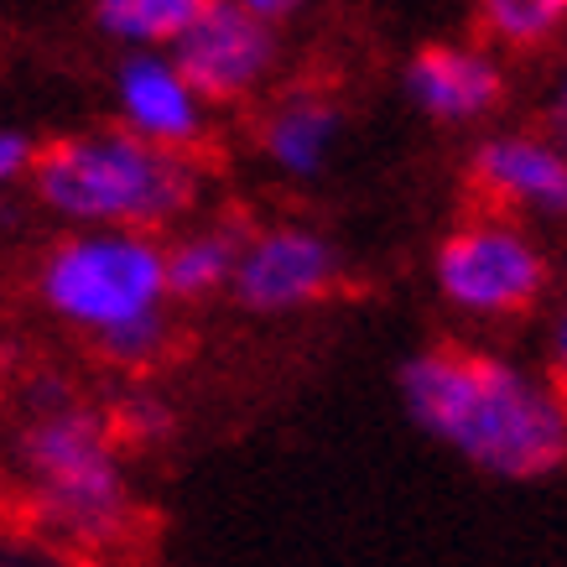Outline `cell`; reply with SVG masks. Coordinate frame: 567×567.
Here are the masks:
<instances>
[{
  "mask_svg": "<svg viewBox=\"0 0 567 567\" xmlns=\"http://www.w3.org/2000/svg\"><path fill=\"white\" fill-rule=\"evenodd\" d=\"M416 427L489 480H547L567 468V391L489 349L437 344L401 364Z\"/></svg>",
  "mask_w": 567,
  "mask_h": 567,
  "instance_id": "6da1fadb",
  "label": "cell"
},
{
  "mask_svg": "<svg viewBox=\"0 0 567 567\" xmlns=\"http://www.w3.org/2000/svg\"><path fill=\"white\" fill-rule=\"evenodd\" d=\"M32 292L52 323L89 339L121 370H146L173 349V292L156 235L69 229L42 250Z\"/></svg>",
  "mask_w": 567,
  "mask_h": 567,
  "instance_id": "7a4b0ae2",
  "label": "cell"
},
{
  "mask_svg": "<svg viewBox=\"0 0 567 567\" xmlns=\"http://www.w3.org/2000/svg\"><path fill=\"white\" fill-rule=\"evenodd\" d=\"M27 188L37 208L63 229L162 235L193 219V208L204 204L208 173L188 152H162L121 125H100L42 146Z\"/></svg>",
  "mask_w": 567,
  "mask_h": 567,
  "instance_id": "3957f363",
  "label": "cell"
},
{
  "mask_svg": "<svg viewBox=\"0 0 567 567\" xmlns=\"http://www.w3.org/2000/svg\"><path fill=\"white\" fill-rule=\"evenodd\" d=\"M21 468L32 489V516L63 547L110 551L136 526V495L121 464L115 422L84 401L37 412L21 432Z\"/></svg>",
  "mask_w": 567,
  "mask_h": 567,
  "instance_id": "277c9868",
  "label": "cell"
},
{
  "mask_svg": "<svg viewBox=\"0 0 567 567\" xmlns=\"http://www.w3.org/2000/svg\"><path fill=\"white\" fill-rule=\"evenodd\" d=\"M551 266L526 224L505 214H468L432 250V287L474 323H511L547 297Z\"/></svg>",
  "mask_w": 567,
  "mask_h": 567,
  "instance_id": "5b68a950",
  "label": "cell"
},
{
  "mask_svg": "<svg viewBox=\"0 0 567 567\" xmlns=\"http://www.w3.org/2000/svg\"><path fill=\"white\" fill-rule=\"evenodd\" d=\"M344 281V256L323 229L297 219H276L260 229H245L240 266H235V287L229 297L245 312L260 318H287V312L318 308L323 297L339 292Z\"/></svg>",
  "mask_w": 567,
  "mask_h": 567,
  "instance_id": "8992f818",
  "label": "cell"
},
{
  "mask_svg": "<svg viewBox=\"0 0 567 567\" xmlns=\"http://www.w3.org/2000/svg\"><path fill=\"white\" fill-rule=\"evenodd\" d=\"M173 63L208 104H245L276 79V27L235 0H208L198 21L173 42Z\"/></svg>",
  "mask_w": 567,
  "mask_h": 567,
  "instance_id": "52a82bcc",
  "label": "cell"
},
{
  "mask_svg": "<svg viewBox=\"0 0 567 567\" xmlns=\"http://www.w3.org/2000/svg\"><path fill=\"white\" fill-rule=\"evenodd\" d=\"M468 188L516 224H567V152L547 131H489L468 156Z\"/></svg>",
  "mask_w": 567,
  "mask_h": 567,
  "instance_id": "ba28073f",
  "label": "cell"
},
{
  "mask_svg": "<svg viewBox=\"0 0 567 567\" xmlns=\"http://www.w3.org/2000/svg\"><path fill=\"white\" fill-rule=\"evenodd\" d=\"M214 104L188 84V73L173 63V52H125L115 69V125L146 146L188 152L208 141Z\"/></svg>",
  "mask_w": 567,
  "mask_h": 567,
  "instance_id": "9c48e42d",
  "label": "cell"
},
{
  "mask_svg": "<svg viewBox=\"0 0 567 567\" xmlns=\"http://www.w3.org/2000/svg\"><path fill=\"white\" fill-rule=\"evenodd\" d=\"M401 89L432 125H480L505 100V69L489 48L432 42L406 63Z\"/></svg>",
  "mask_w": 567,
  "mask_h": 567,
  "instance_id": "30bf717a",
  "label": "cell"
},
{
  "mask_svg": "<svg viewBox=\"0 0 567 567\" xmlns=\"http://www.w3.org/2000/svg\"><path fill=\"white\" fill-rule=\"evenodd\" d=\"M339 136H344V110L323 89H292V94L271 100L256 131L266 167L292 177V183H308L323 173L339 152Z\"/></svg>",
  "mask_w": 567,
  "mask_h": 567,
  "instance_id": "8fae6325",
  "label": "cell"
},
{
  "mask_svg": "<svg viewBox=\"0 0 567 567\" xmlns=\"http://www.w3.org/2000/svg\"><path fill=\"white\" fill-rule=\"evenodd\" d=\"M245 229L229 219H204L183 224L173 240H162V260H167V292L173 302H208L235 287V266H240Z\"/></svg>",
  "mask_w": 567,
  "mask_h": 567,
  "instance_id": "7c38bea8",
  "label": "cell"
},
{
  "mask_svg": "<svg viewBox=\"0 0 567 567\" xmlns=\"http://www.w3.org/2000/svg\"><path fill=\"white\" fill-rule=\"evenodd\" d=\"M208 0H94V27L125 52H173Z\"/></svg>",
  "mask_w": 567,
  "mask_h": 567,
  "instance_id": "4fadbf2b",
  "label": "cell"
},
{
  "mask_svg": "<svg viewBox=\"0 0 567 567\" xmlns=\"http://www.w3.org/2000/svg\"><path fill=\"white\" fill-rule=\"evenodd\" d=\"M567 27V0H480V32L495 48H542Z\"/></svg>",
  "mask_w": 567,
  "mask_h": 567,
  "instance_id": "5bb4252c",
  "label": "cell"
},
{
  "mask_svg": "<svg viewBox=\"0 0 567 567\" xmlns=\"http://www.w3.org/2000/svg\"><path fill=\"white\" fill-rule=\"evenodd\" d=\"M173 406L162 395H131L115 416V437H131V443H162L173 432Z\"/></svg>",
  "mask_w": 567,
  "mask_h": 567,
  "instance_id": "9a60e30c",
  "label": "cell"
},
{
  "mask_svg": "<svg viewBox=\"0 0 567 567\" xmlns=\"http://www.w3.org/2000/svg\"><path fill=\"white\" fill-rule=\"evenodd\" d=\"M37 146L27 131H11V125H0V193L17 188V183H27L37 167Z\"/></svg>",
  "mask_w": 567,
  "mask_h": 567,
  "instance_id": "2e32d148",
  "label": "cell"
},
{
  "mask_svg": "<svg viewBox=\"0 0 567 567\" xmlns=\"http://www.w3.org/2000/svg\"><path fill=\"white\" fill-rule=\"evenodd\" d=\"M27 401H32V416H37V412H58V406H69L79 395H73V385L63 375H37L27 385Z\"/></svg>",
  "mask_w": 567,
  "mask_h": 567,
  "instance_id": "e0dca14e",
  "label": "cell"
},
{
  "mask_svg": "<svg viewBox=\"0 0 567 567\" xmlns=\"http://www.w3.org/2000/svg\"><path fill=\"white\" fill-rule=\"evenodd\" d=\"M547 380H557L567 391V302L557 308V318L547 328Z\"/></svg>",
  "mask_w": 567,
  "mask_h": 567,
  "instance_id": "ac0fdd59",
  "label": "cell"
},
{
  "mask_svg": "<svg viewBox=\"0 0 567 567\" xmlns=\"http://www.w3.org/2000/svg\"><path fill=\"white\" fill-rule=\"evenodd\" d=\"M557 146L567 152V73L557 79V89H551V104H547V125H542Z\"/></svg>",
  "mask_w": 567,
  "mask_h": 567,
  "instance_id": "d6986e66",
  "label": "cell"
},
{
  "mask_svg": "<svg viewBox=\"0 0 567 567\" xmlns=\"http://www.w3.org/2000/svg\"><path fill=\"white\" fill-rule=\"evenodd\" d=\"M235 6H245V11H256L260 21H281V17H292L297 6H302V0H235Z\"/></svg>",
  "mask_w": 567,
  "mask_h": 567,
  "instance_id": "ffe728a7",
  "label": "cell"
},
{
  "mask_svg": "<svg viewBox=\"0 0 567 567\" xmlns=\"http://www.w3.org/2000/svg\"><path fill=\"white\" fill-rule=\"evenodd\" d=\"M0 385H6V360H0Z\"/></svg>",
  "mask_w": 567,
  "mask_h": 567,
  "instance_id": "44dd1931",
  "label": "cell"
}]
</instances>
